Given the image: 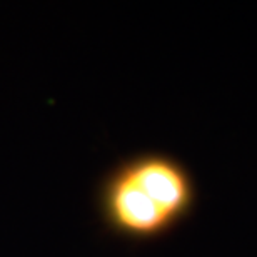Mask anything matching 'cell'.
Wrapping results in <instances>:
<instances>
[{
  "instance_id": "cell-1",
  "label": "cell",
  "mask_w": 257,
  "mask_h": 257,
  "mask_svg": "<svg viewBox=\"0 0 257 257\" xmlns=\"http://www.w3.org/2000/svg\"><path fill=\"white\" fill-rule=\"evenodd\" d=\"M191 169L166 152H139L110 169L97 189V210L110 234L154 242L191 217L197 205Z\"/></svg>"
}]
</instances>
